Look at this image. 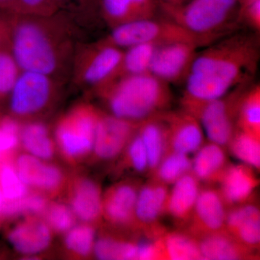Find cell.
<instances>
[{
	"instance_id": "6",
	"label": "cell",
	"mask_w": 260,
	"mask_h": 260,
	"mask_svg": "<svg viewBox=\"0 0 260 260\" xmlns=\"http://www.w3.org/2000/svg\"><path fill=\"white\" fill-rule=\"evenodd\" d=\"M104 39L122 49L143 43L159 46L174 42H189L204 48L214 42L195 35L169 19L158 20L155 18L114 27Z\"/></svg>"
},
{
	"instance_id": "27",
	"label": "cell",
	"mask_w": 260,
	"mask_h": 260,
	"mask_svg": "<svg viewBox=\"0 0 260 260\" xmlns=\"http://www.w3.org/2000/svg\"><path fill=\"white\" fill-rule=\"evenodd\" d=\"M20 143L27 153L44 161L54 156V145L49 130L40 121H30L21 126Z\"/></svg>"
},
{
	"instance_id": "43",
	"label": "cell",
	"mask_w": 260,
	"mask_h": 260,
	"mask_svg": "<svg viewBox=\"0 0 260 260\" xmlns=\"http://www.w3.org/2000/svg\"><path fill=\"white\" fill-rule=\"evenodd\" d=\"M187 1L188 0H158L159 3L169 6H179Z\"/></svg>"
},
{
	"instance_id": "19",
	"label": "cell",
	"mask_w": 260,
	"mask_h": 260,
	"mask_svg": "<svg viewBox=\"0 0 260 260\" xmlns=\"http://www.w3.org/2000/svg\"><path fill=\"white\" fill-rule=\"evenodd\" d=\"M8 239L18 252L34 255L46 250L50 245L51 229L38 216H28L8 232Z\"/></svg>"
},
{
	"instance_id": "4",
	"label": "cell",
	"mask_w": 260,
	"mask_h": 260,
	"mask_svg": "<svg viewBox=\"0 0 260 260\" xmlns=\"http://www.w3.org/2000/svg\"><path fill=\"white\" fill-rule=\"evenodd\" d=\"M239 8V0H188L179 6L159 3L166 18L213 42L236 31Z\"/></svg>"
},
{
	"instance_id": "3",
	"label": "cell",
	"mask_w": 260,
	"mask_h": 260,
	"mask_svg": "<svg viewBox=\"0 0 260 260\" xmlns=\"http://www.w3.org/2000/svg\"><path fill=\"white\" fill-rule=\"evenodd\" d=\"M96 93L109 114L134 122L169 110L173 99L170 85L150 73L119 77Z\"/></svg>"
},
{
	"instance_id": "29",
	"label": "cell",
	"mask_w": 260,
	"mask_h": 260,
	"mask_svg": "<svg viewBox=\"0 0 260 260\" xmlns=\"http://www.w3.org/2000/svg\"><path fill=\"white\" fill-rule=\"evenodd\" d=\"M191 159L189 155L169 151L166 153L149 179L169 186L191 172Z\"/></svg>"
},
{
	"instance_id": "15",
	"label": "cell",
	"mask_w": 260,
	"mask_h": 260,
	"mask_svg": "<svg viewBox=\"0 0 260 260\" xmlns=\"http://www.w3.org/2000/svg\"><path fill=\"white\" fill-rule=\"evenodd\" d=\"M168 133V152L189 155L205 143L204 132L199 121L184 109L160 113Z\"/></svg>"
},
{
	"instance_id": "25",
	"label": "cell",
	"mask_w": 260,
	"mask_h": 260,
	"mask_svg": "<svg viewBox=\"0 0 260 260\" xmlns=\"http://www.w3.org/2000/svg\"><path fill=\"white\" fill-rule=\"evenodd\" d=\"M160 114L140 121L138 127V135L148 155V177L168 152L167 128Z\"/></svg>"
},
{
	"instance_id": "26",
	"label": "cell",
	"mask_w": 260,
	"mask_h": 260,
	"mask_svg": "<svg viewBox=\"0 0 260 260\" xmlns=\"http://www.w3.org/2000/svg\"><path fill=\"white\" fill-rule=\"evenodd\" d=\"M160 241L162 260H203L198 239L184 230L166 231Z\"/></svg>"
},
{
	"instance_id": "38",
	"label": "cell",
	"mask_w": 260,
	"mask_h": 260,
	"mask_svg": "<svg viewBox=\"0 0 260 260\" xmlns=\"http://www.w3.org/2000/svg\"><path fill=\"white\" fill-rule=\"evenodd\" d=\"M121 154H124V164L126 167L133 169L136 173L148 175V155L143 141L138 135V129Z\"/></svg>"
},
{
	"instance_id": "16",
	"label": "cell",
	"mask_w": 260,
	"mask_h": 260,
	"mask_svg": "<svg viewBox=\"0 0 260 260\" xmlns=\"http://www.w3.org/2000/svg\"><path fill=\"white\" fill-rule=\"evenodd\" d=\"M218 184L219 192L229 209L254 200L259 179L249 166L230 164Z\"/></svg>"
},
{
	"instance_id": "9",
	"label": "cell",
	"mask_w": 260,
	"mask_h": 260,
	"mask_svg": "<svg viewBox=\"0 0 260 260\" xmlns=\"http://www.w3.org/2000/svg\"><path fill=\"white\" fill-rule=\"evenodd\" d=\"M59 80L31 71H21L9 96L11 116L29 119L44 112L55 99Z\"/></svg>"
},
{
	"instance_id": "33",
	"label": "cell",
	"mask_w": 260,
	"mask_h": 260,
	"mask_svg": "<svg viewBox=\"0 0 260 260\" xmlns=\"http://www.w3.org/2000/svg\"><path fill=\"white\" fill-rule=\"evenodd\" d=\"M47 200L38 194L25 195L20 199L5 201L2 210L1 216L14 218L20 215L39 216L44 215L48 206Z\"/></svg>"
},
{
	"instance_id": "37",
	"label": "cell",
	"mask_w": 260,
	"mask_h": 260,
	"mask_svg": "<svg viewBox=\"0 0 260 260\" xmlns=\"http://www.w3.org/2000/svg\"><path fill=\"white\" fill-rule=\"evenodd\" d=\"M21 125L13 116L0 117V160L13 153L20 144Z\"/></svg>"
},
{
	"instance_id": "41",
	"label": "cell",
	"mask_w": 260,
	"mask_h": 260,
	"mask_svg": "<svg viewBox=\"0 0 260 260\" xmlns=\"http://www.w3.org/2000/svg\"><path fill=\"white\" fill-rule=\"evenodd\" d=\"M239 23H246L254 32L260 31V0H252L240 5L239 12Z\"/></svg>"
},
{
	"instance_id": "34",
	"label": "cell",
	"mask_w": 260,
	"mask_h": 260,
	"mask_svg": "<svg viewBox=\"0 0 260 260\" xmlns=\"http://www.w3.org/2000/svg\"><path fill=\"white\" fill-rule=\"evenodd\" d=\"M95 242V228L89 223L73 226L64 238L67 249L80 256H87L93 252Z\"/></svg>"
},
{
	"instance_id": "8",
	"label": "cell",
	"mask_w": 260,
	"mask_h": 260,
	"mask_svg": "<svg viewBox=\"0 0 260 260\" xmlns=\"http://www.w3.org/2000/svg\"><path fill=\"white\" fill-rule=\"evenodd\" d=\"M100 114L93 106L84 104L73 108L59 119L55 139L65 158L77 160L93 153Z\"/></svg>"
},
{
	"instance_id": "48",
	"label": "cell",
	"mask_w": 260,
	"mask_h": 260,
	"mask_svg": "<svg viewBox=\"0 0 260 260\" xmlns=\"http://www.w3.org/2000/svg\"><path fill=\"white\" fill-rule=\"evenodd\" d=\"M250 1H252V0H239L240 5L246 4V3H249Z\"/></svg>"
},
{
	"instance_id": "11",
	"label": "cell",
	"mask_w": 260,
	"mask_h": 260,
	"mask_svg": "<svg viewBox=\"0 0 260 260\" xmlns=\"http://www.w3.org/2000/svg\"><path fill=\"white\" fill-rule=\"evenodd\" d=\"M227 211L218 188L201 187L190 220L184 230L197 239L226 232Z\"/></svg>"
},
{
	"instance_id": "14",
	"label": "cell",
	"mask_w": 260,
	"mask_h": 260,
	"mask_svg": "<svg viewBox=\"0 0 260 260\" xmlns=\"http://www.w3.org/2000/svg\"><path fill=\"white\" fill-rule=\"evenodd\" d=\"M142 184L137 179H129L108 189L102 203V215L107 221L114 226L139 233L135 221V206Z\"/></svg>"
},
{
	"instance_id": "10",
	"label": "cell",
	"mask_w": 260,
	"mask_h": 260,
	"mask_svg": "<svg viewBox=\"0 0 260 260\" xmlns=\"http://www.w3.org/2000/svg\"><path fill=\"white\" fill-rule=\"evenodd\" d=\"M200 48L203 47L189 42L157 46L149 73L169 85L185 81Z\"/></svg>"
},
{
	"instance_id": "39",
	"label": "cell",
	"mask_w": 260,
	"mask_h": 260,
	"mask_svg": "<svg viewBox=\"0 0 260 260\" xmlns=\"http://www.w3.org/2000/svg\"><path fill=\"white\" fill-rule=\"evenodd\" d=\"M44 215L46 223L54 232L67 233L74 226V213L71 208L61 203L48 205Z\"/></svg>"
},
{
	"instance_id": "24",
	"label": "cell",
	"mask_w": 260,
	"mask_h": 260,
	"mask_svg": "<svg viewBox=\"0 0 260 260\" xmlns=\"http://www.w3.org/2000/svg\"><path fill=\"white\" fill-rule=\"evenodd\" d=\"M203 260L259 259V251L238 242L227 232L198 239Z\"/></svg>"
},
{
	"instance_id": "1",
	"label": "cell",
	"mask_w": 260,
	"mask_h": 260,
	"mask_svg": "<svg viewBox=\"0 0 260 260\" xmlns=\"http://www.w3.org/2000/svg\"><path fill=\"white\" fill-rule=\"evenodd\" d=\"M204 48L193 61L183 96L212 100L252 81L260 57L259 34L233 32Z\"/></svg>"
},
{
	"instance_id": "5",
	"label": "cell",
	"mask_w": 260,
	"mask_h": 260,
	"mask_svg": "<svg viewBox=\"0 0 260 260\" xmlns=\"http://www.w3.org/2000/svg\"><path fill=\"white\" fill-rule=\"evenodd\" d=\"M252 81L240 84L223 96L200 101L182 96L181 107L196 118L208 140L226 149L237 130L238 109L241 99Z\"/></svg>"
},
{
	"instance_id": "22",
	"label": "cell",
	"mask_w": 260,
	"mask_h": 260,
	"mask_svg": "<svg viewBox=\"0 0 260 260\" xmlns=\"http://www.w3.org/2000/svg\"><path fill=\"white\" fill-rule=\"evenodd\" d=\"M103 195L100 186L88 178L75 181L70 194V208L85 223H99L103 217Z\"/></svg>"
},
{
	"instance_id": "42",
	"label": "cell",
	"mask_w": 260,
	"mask_h": 260,
	"mask_svg": "<svg viewBox=\"0 0 260 260\" xmlns=\"http://www.w3.org/2000/svg\"><path fill=\"white\" fill-rule=\"evenodd\" d=\"M11 25L8 13L0 11V50H10Z\"/></svg>"
},
{
	"instance_id": "32",
	"label": "cell",
	"mask_w": 260,
	"mask_h": 260,
	"mask_svg": "<svg viewBox=\"0 0 260 260\" xmlns=\"http://www.w3.org/2000/svg\"><path fill=\"white\" fill-rule=\"evenodd\" d=\"M226 150L236 158L254 170H260V139L237 129Z\"/></svg>"
},
{
	"instance_id": "47",
	"label": "cell",
	"mask_w": 260,
	"mask_h": 260,
	"mask_svg": "<svg viewBox=\"0 0 260 260\" xmlns=\"http://www.w3.org/2000/svg\"><path fill=\"white\" fill-rule=\"evenodd\" d=\"M5 199L1 191H0V216H1L2 210H3V204H4Z\"/></svg>"
},
{
	"instance_id": "18",
	"label": "cell",
	"mask_w": 260,
	"mask_h": 260,
	"mask_svg": "<svg viewBox=\"0 0 260 260\" xmlns=\"http://www.w3.org/2000/svg\"><path fill=\"white\" fill-rule=\"evenodd\" d=\"M14 167L19 177L29 187L46 193H54L61 187L64 176L59 168L30 155L21 154Z\"/></svg>"
},
{
	"instance_id": "30",
	"label": "cell",
	"mask_w": 260,
	"mask_h": 260,
	"mask_svg": "<svg viewBox=\"0 0 260 260\" xmlns=\"http://www.w3.org/2000/svg\"><path fill=\"white\" fill-rule=\"evenodd\" d=\"M138 241L105 235L95 241L93 254L102 260H138Z\"/></svg>"
},
{
	"instance_id": "20",
	"label": "cell",
	"mask_w": 260,
	"mask_h": 260,
	"mask_svg": "<svg viewBox=\"0 0 260 260\" xmlns=\"http://www.w3.org/2000/svg\"><path fill=\"white\" fill-rule=\"evenodd\" d=\"M201 189L200 182L191 172L181 177L169 190L166 215L178 226L185 228L194 210Z\"/></svg>"
},
{
	"instance_id": "35",
	"label": "cell",
	"mask_w": 260,
	"mask_h": 260,
	"mask_svg": "<svg viewBox=\"0 0 260 260\" xmlns=\"http://www.w3.org/2000/svg\"><path fill=\"white\" fill-rule=\"evenodd\" d=\"M0 191L5 201H13L28 194V186L19 177L14 167L8 162L0 164Z\"/></svg>"
},
{
	"instance_id": "2",
	"label": "cell",
	"mask_w": 260,
	"mask_h": 260,
	"mask_svg": "<svg viewBox=\"0 0 260 260\" xmlns=\"http://www.w3.org/2000/svg\"><path fill=\"white\" fill-rule=\"evenodd\" d=\"M10 52L21 71L43 73L60 80L74 59L73 32L56 13L47 16L8 13Z\"/></svg>"
},
{
	"instance_id": "31",
	"label": "cell",
	"mask_w": 260,
	"mask_h": 260,
	"mask_svg": "<svg viewBox=\"0 0 260 260\" xmlns=\"http://www.w3.org/2000/svg\"><path fill=\"white\" fill-rule=\"evenodd\" d=\"M156 47L155 44L143 43L126 48L123 54L119 77L148 73Z\"/></svg>"
},
{
	"instance_id": "12",
	"label": "cell",
	"mask_w": 260,
	"mask_h": 260,
	"mask_svg": "<svg viewBox=\"0 0 260 260\" xmlns=\"http://www.w3.org/2000/svg\"><path fill=\"white\" fill-rule=\"evenodd\" d=\"M169 194V186L164 184L150 179L142 184L135 206V221L140 234L154 239L166 232L160 221L166 215Z\"/></svg>"
},
{
	"instance_id": "17",
	"label": "cell",
	"mask_w": 260,
	"mask_h": 260,
	"mask_svg": "<svg viewBox=\"0 0 260 260\" xmlns=\"http://www.w3.org/2000/svg\"><path fill=\"white\" fill-rule=\"evenodd\" d=\"M225 231L238 242L259 251L260 210L255 200L228 209Z\"/></svg>"
},
{
	"instance_id": "36",
	"label": "cell",
	"mask_w": 260,
	"mask_h": 260,
	"mask_svg": "<svg viewBox=\"0 0 260 260\" xmlns=\"http://www.w3.org/2000/svg\"><path fill=\"white\" fill-rule=\"evenodd\" d=\"M21 70L10 50H0V102L9 99Z\"/></svg>"
},
{
	"instance_id": "21",
	"label": "cell",
	"mask_w": 260,
	"mask_h": 260,
	"mask_svg": "<svg viewBox=\"0 0 260 260\" xmlns=\"http://www.w3.org/2000/svg\"><path fill=\"white\" fill-rule=\"evenodd\" d=\"M101 13L111 28L155 18L158 0H100Z\"/></svg>"
},
{
	"instance_id": "45",
	"label": "cell",
	"mask_w": 260,
	"mask_h": 260,
	"mask_svg": "<svg viewBox=\"0 0 260 260\" xmlns=\"http://www.w3.org/2000/svg\"><path fill=\"white\" fill-rule=\"evenodd\" d=\"M0 11L3 13H10L9 0H0Z\"/></svg>"
},
{
	"instance_id": "13",
	"label": "cell",
	"mask_w": 260,
	"mask_h": 260,
	"mask_svg": "<svg viewBox=\"0 0 260 260\" xmlns=\"http://www.w3.org/2000/svg\"><path fill=\"white\" fill-rule=\"evenodd\" d=\"M139 124L101 112L94 138L93 153L95 158L110 160L119 156L134 136Z\"/></svg>"
},
{
	"instance_id": "23",
	"label": "cell",
	"mask_w": 260,
	"mask_h": 260,
	"mask_svg": "<svg viewBox=\"0 0 260 260\" xmlns=\"http://www.w3.org/2000/svg\"><path fill=\"white\" fill-rule=\"evenodd\" d=\"M191 164V174L207 186L218 184L231 164L226 149L210 141L205 142L194 153Z\"/></svg>"
},
{
	"instance_id": "40",
	"label": "cell",
	"mask_w": 260,
	"mask_h": 260,
	"mask_svg": "<svg viewBox=\"0 0 260 260\" xmlns=\"http://www.w3.org/2000/svg\"><path fill=\"white\" fill-rule=\"evenodd\" d=\"M57 11L54 0H20L19 13L47 16Z\"/></svg>"
},
{
	"instance_id": "46",
	"label": "cell",
	"mask_w": 260,
	"mask_h": 260,
	"mask_svg": "<svg viewBox=\"0 0 260 260\" xmlns=\"http://www.w3.org/2000/svg\"><path fill=\"white\" fill-rule=\"evenodd\" d=\"M74 1H75V0H54L58 10H59V8H62V7H65L66 5L71 4V3H73Z\"/></svg>"
},
{
	"instance_id": "28",
	"label": "cell",
	"mask_w": 260,
	"mask_h": 260,
	"mask_svg": "<svg viewBox=\"0 0 260 260\" xmlns=\"http://www.w3.org/2000/svg\"><path fill=\"white\" fill-rule=\"evenodd\" d=\"M237 129L260 139V85L251 84L238 109Z\"/></svg>"
},
{
	"instance_id": "44",
	"label": "cell",
	"mask_w": 260,
	"mask_h": 260,
	"mask_svg": "<svg viewBox=\"0 0 260 260\" xmlns=\"http://www.w3.org/2000/svg\"><path fill=\"white\" fill-rule=\"evenodd\" d=\"M10 5V13H20V0H9Z\"/></svg>"
},
{
	"instance_id": "7",
	"label": "cell",
	"mask_w": 260,
	"mask_h": 260,
	"mask_svg": "<svg viewBox=\"0 0 260 260\" xmlns=\"http://www.w3.org/2000/svg\"><path fill=\"white\" fill-rule=\"evenodd\" d=\"M123 54L104 39L81 48L73 59L75 83L97 93L119 77Z\"/></svg>"
}]
</instances>
